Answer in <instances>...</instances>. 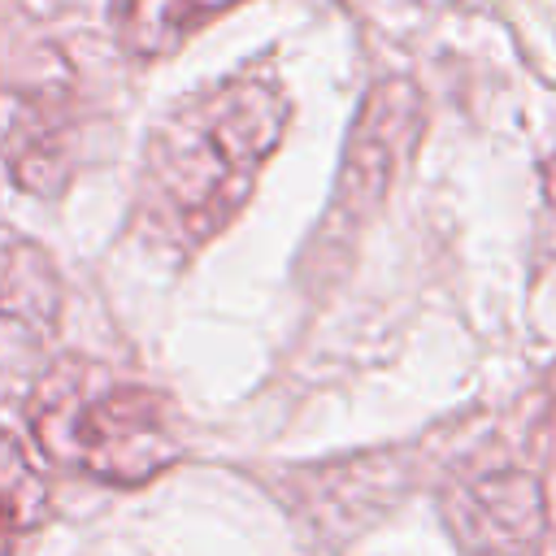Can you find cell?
<instances>
[{"label":"cell","mask_w":556,"mask_h":556,"mask_svg":"<svg viewBox=\"0 0 556 556\" xmlns=\"http://www.w3.org/2000/svg\"><path fill=\"white\" fill-rule=\"evenodd\" d=\"M287 122L291 100L265 74H235L174 104L148 135L139 161V239L174 261L213 243L252 200Z\"/></svg>","instance_id":"1"},{"label":"cell","mask_w":556,"mask_h":556,"mask_svg":"<svg viewBox=\"0 0 556 556\" xmlns=\"http://www.w3.org/2000/svg\"><path fill=\"white\" fill-rule=\"evenodd\" d=\"M26 400L39 447L96 482L143 486L182 456V417L148 382L65 361L43 369Z\"/></svg>","instance_id":"2"},{"label":"cell","mask_w":556,"mask_h":556,"mask_svg":"<svg viewBox=\"0 0 556 556\" xmlns=\"http://www.w3.org/2000/svg\"><path fill=\"white\" fill-rule=\"evenodd\" d=\"M421 122H426V104L408 78H387L365 96V104L356 109L348 148H343L330 213L317 230V248H334V243L352 239L374 217V208L387 200L395 174L413 156V148L421 139Z\"/></svg>","instance_id":"3"},{"label":"cell","mask_w":556,"mask_h":556,"mask_svg":"<svg viewBox=\"0 0 556 556\" xmlns=\"http://www.w3.org/2000/svg\"><path fill=\"white\" fill-rule=\"evenodd\" d=\"M61 282L39 243L0 230V404L26 400L48 369Z\"/></svg>","instance_id":"4"},{"label":"cell","mask_w":556,"mask_h":556,"mask_svg":"<svg viewBox=\"0 0 556 556\" xmlns=\"http://www.w3.org/2000/svg\"><path fill=\"white\" fill-rule=\"evenodd\" d=\"M452 526L469 556H530L543 534L539 486L521 473H491L469 482Z\"/></svg>","instance_id":"5"},{"label":"cell","mask_w":556,"mask_h":556,"mask_svg":"<svg viewBox=\"0 0 556 556\" xmlns=\"http://www.w3.org/2000/svg\"><path fill=\"white\" fill-rule=\"evenodd\" d=\"M235 4L243 0H113V30L130 56L156 61L178 52L195 30Z\"/></svg>","instance_id":"6"},{"label":"cell","mask_w":556,"mask_h":556,"mask_svg":"<svg viewBox=\"0 0 556 556\" xmlns=\"http://www.w3.org/2000/svg\"><path fill=\"white\" fill-rule=\"evenodd\" d=\"M48 517V482L13 434L0 430V556H13V539Z\"/></svg>","instance_id":"7"}]
</instances>
